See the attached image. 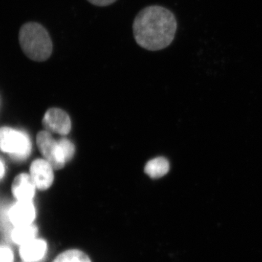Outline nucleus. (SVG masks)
<instances>
[{
    "mask_svg": "<svg viewBox=\"0 0 262 262\" xmlns=\"http://www.w3.org/2000/svg\"><path fill=\"white\" fill-rule=\"evenodd\" d=\"M177 29L175 15L170 10L151 5L141 10L133 24V32L136 43L150 51H158L168 47Z\"/></svg>",
    "mask_w": 262,
    "mask_h": 262,
    "instance_id": "f257e3e1",
    "label": "nucleus"
},
{
    "mask_svg": "<svg viewBox=\"0 0 262 262\" xmlns=\"http://www.w3.org/2000/svg\"><path fill=\"white\" fill-rule=\"evenodd\" d=\"M19 42L24 54L32 61H47L53 53L49 33L42 25L35 22L22 26L19 32Z\"/></svg>",
    "mask_w": 262,
    "mask_h": 262,
    "instance_id": "f03ea898",
    "label": "nucleus"
},
{
    "mask_svg": "<svg viewBox=\"0 0 262 262\" xmlns=\"http://www.w3.org/2000/svg\"><path fill=\"white\" fill-rule=\"evenodd\" d=\"M32 151V140L25 130L10 125L0 126V152L21 163L28 159Z\"/></svg>",
    "mask_w": 262,
    "mask_h": 262,
    "instance_id": "7ed1b4c3",
    "label": "nucleus"
},
{
    "mask_svg": "<svg viewBox=\"0 0 262 262\" xmlns=\"http://www.w3.org/2000/svg\"><path fill=\"white\" fill-rule=\"evenodd\" d=\"M36 143L43 158L47 160L53 168L61 169L67 163L64 155L58 140L53 138L51 133L46 130L38 133Z\"/></svg>",
    "mask_w": 262,
    "mask_h": 262,
    "instance_id": "20e7f679",
    "label": "nucleus"
},
{
    "mask_svg": "<svg viewBox=\"0 0 262 262\" xmlns=\"http://www.w3.org/2000/svg\"><path fill=\"white\" fill-rule=\"evenodd\" d=\"M53 167L44 158H38L31 163L29 175L38 190H47L54 180Z\"/></svg>",
    "mask_w": 262,
    "mask_h": 262,
    "instance_id": "39448f33",
    "label": "nucleus"
},
{
    "mask_svg": "<svg viewBox=\"0 0 262 262\" xmlns=\"http://www.w3.org/2000/svg\"><path fill=\"white\" fill-rule=\"evenodd\" d=\"M37 215L34 202L15 201L8 211V218L13 227L34 224Z\"/></svg>",
    "mask_w": 262,
    "mask_h": 262,
    "instance_id": "423d86ee",
    "label": "nucleus"
},
{
    "mask_svg": "<svg viewBox=\"0 0 262 262\" xmlns=\"http://www.w3.org/2000/svg\"><path fill=\"white\" fill-rule=\"evenodd\" d=\"M42 122L45 130L60 135L68 134L72 127L70 117L60 108L48 110L45 114Z\"/></svg>",
    "mask_w": 262,
    "mask_h": 262,
    "instance_id": "0eeeda50",
    "label": "nucleus"
},
{
    "mask_svg": "<svg viewBox=\"0 0 262 262\" xmlns=\"http://www.w3.org/2000/svg\"><path fill=\"white\" fill-rule=\"evenodd\" d=\"M37 190L29 173L24 172L17 174L10 185V192L15 201L32 202Z\"/></svg>",
    "mask_w": 262,
    "mask_h": 262,
    "instance_id": "6e6552de",
    "label": "nucleus"
},
{
    "mask_svg": "<svg viewBox=\"0 0 262 262\" xmlns=\"http://www.w3.org/2000/svg\"><path fill=\"white\" fill-rule=\"evenodd\" d=\"M47 251V243L44 239L35 238L20 246L19 254L24 262H39L45 258Z\"/></svg>",
    "mask_w": 262,
    "mask_h": 262,
    "instance_id": "1a4fd4ad",
    "label": "nucleus"
},
{
    "mask_svg": "<svg viewBox=\"0 0 262 262\" xmlns=\"http://www.w3.org/2000/svg\"><path fill=\"white\" fill-rule=\"evenodd\" d=\"M38 229L34 224L31 225L13 227L11 232V239L19 246L27 244L29 241L37 238Z\"/></svg>",
    "mask_w": 262,
    "mask_h": 262,
    "instance_id": "9d476101",
    "label": "nucleus"
},
{
    "mask_svg": "<svg viewBox=\"0 0 262 262\" xmlns=\"http://www.w3.org/2000/svg\"><path fill=\"white\" fill-rule=\"evenodd\" d=\"M170 168L168 160L164 158H157L146 164L144 171L152 179H159L168 173Z\"/></svg>",
    "mask_w": 262,
    "mask_h": 262,
    "instance_id": "9b49d317",
    "label": "nucleus"
},
{
    "mask_svg": "<svg viewBox=\"0 0 262 262\" xmlns=\"http://www.w3.org/2000/svg\"><path fill=\"white\" fill-rule=\"evenodd\" d=\"M53 262H92L83 251L77 249L67 250L60 253Z\"/></svg>",
    "mask_w": 262,
    "mask_h": 262,
    "instance_id": "f8f14e48",
    "label": "nucleus"
},
{
    "mask_svg": "<svg viewBox=\"0 0 262 262\" xmlns=\"http://www.w3.org/2000/svg\"><path fill=\"white\" fill-rule=\"evenodd\" d=\"M58 143H59V145L61 146L63 154L64 155L66 161L67 163V162L72 159L74 155H75V146L72 144V141L68 140L67 139H64V138L59 139Z\"/></svg>",
    "mask_w": 262,
    "mask_h": 262,
    "instance_id": "ddd939ff",
    "label": "nucleus"
},
{
    "mask_svg": "<svg viewBox=\"0 0 262 262\" xmlns=\"http://www.w3.org/2000/svg\"><path fill=\"white\" fill-rule=\"evenodd\" d=\"M14 254L10 248L0 246V262H13Z\"/></svg>",
    "mask_w": 262,
    "mask_h": 262,
    "instance_id": "4468645a",
    "label": "nucleus"
},
{
    "mask_svg": "<svg viewBox=\"0 0 262 262\" xmlns=\"http://www.w3.org/2000/svg\"><path fill=\"white\" fill-rule=\"evenodd\" d=\"M7 173H8V166H7L6 162L0 157V182L4 180Z\"/></svg>",
    "mask_w": 262,
    "mask_h": 262,
    "instance_id": "2eb2a0df",
    "label": "nucleus"
},
{
    "mask_svg": "<svg viewBox=\"0 0 262 262\" xmlns=\"http://www.w3.org/2000/svg\"><path fill=\"white\" fill-rule=\"evenodd\" d=\"M88 1L96 6L104 7L113 4L117 0H88Z\"/></svg>",
    "mask_w": 262,
    "mask_h": 262,
    "instance_id": "dca6fc26",
    "label": "nucleus"
}]
</instances>
